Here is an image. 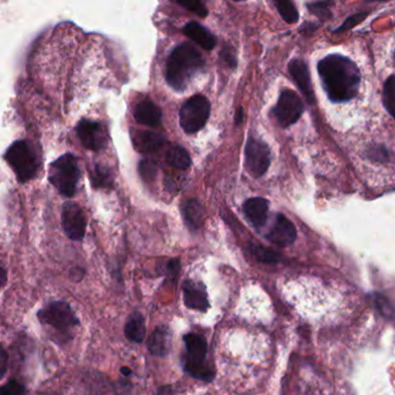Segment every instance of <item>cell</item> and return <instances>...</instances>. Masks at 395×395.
I'll return each mask as SVG.
<instances>
[{
	"instance_id": "obj_35",
	"label": "cell",
	"mask_w": 395,
	"mask_h": 395,
	"mask_svg": "<svg viewBox=\"0 0 395 395\" xmlns=\"http://www.w3.org/2000/svg\"><path fill=\"white\" fill-rule=\"evenodd\" d=\"M7 274L5 268L0 265V288L3 287L4 284L6 283Z\"/></svg>"
},
{
	"instance_id": "obj_28",
	"label": "cell",
	"mask_w": 395,
	"mask_h": 395,
	"mask_svg": "<svg viewBox=\"0 0 395 395\" xmlns=\"http://www.w3.org/2000/svg\"><path fill=\"white\" fill-rule=\"evenodd\" d=\"M177 3L199 17L205 18L208 15V11L201 0H177Z\"/></svg>"
},
{
	"instance_id": "obj_11",
	"label": "cell",
	"mask_w": 395,
	"mask_h": 395,
	"mask_svg": "<svg viewBox=\"0 0 395 395\" xmlns=\"http://www.w3.org/2000/svg\"><path fill=\"white\" fill-rule=\"evenodd\" d=\"M62 228L66 235L73 241H81L85 237L87 221L82 209L74 203H66L62 206Z\"/></svg>"
},
{
	"instance_id": "obj_21",
	"label": "cell",
	"mask_w": 395,
	"mask_h": 395,
	"mask_svg": "<svg viewBox=\"0 0 395 395\" xmlns=\"http://www.w3.org/2000/svg\"><path fill=\"white\" fill-rule=\"evenodd\" d=\"M183 216L187 227L192 230H196L203 225V217H205V209L200 203L199 200H189L184 203Z\"/></svg>"
},
{
	"instance_id": "obj_23",
	"label": "cell",
	"mask_w": 395,
	"mask_h": 395,
	"mask_svg": "<svg viewBox=\"0 0 395 395\" xmlns=\"http://www.w3.org/2000/svg\"><path fill=\"white\" fill-rule=\"evenodd\" d=\"M282 19L287 23H296L300 18L298 11L291 0H273Z\"/></svg>"
},
{
	"instance_id": "obj_4",
	"label": "cell",
	"mask_w": 395,
	"mask_h": 395,
	"mask_svg": "<svg viewBox=\"0 0 395 395\" xmlns=\"http://www.w3.org/2000/svg\"><path fill=\"white\" fill-rule=\"evenodd\" d=\"M80 178L78 161L72 154H65L55 161L49 169V180L62 196L76 194V185Z\"/></svg>"
},
{
	"instance_id": "obj_8",
	"label": "cell",
	"mask_w": 395,
	"mask_h": 395,
	"mask_svg": "<svg viewBox=\"0 0 395 395\" xmlns=\"http://www.w3.org/2000/svg\"><path fill=\"white\" fill-rule=\"evenodd\" d=\"M303 112L304 105L301 98L294 91L286 89L280 95L272 114L281 128H288L301 118Z\"/></svg>"
},
{
	"instance_id": "obj_3",
	"label": "cell",
	"mask_w": 395,
	"mask_h": 395,
	"mask_svg": "<svg viewBox=\"0 0 395 395\" xmlns=\"http://www.w3.org/2000/svg\"><path fill=\"white\" fill-rule=\"evenodd\" d=\"M187 353L183 356V368L189 376L203 382H212L215 377V370L206 356L208 346L205 337L199 334L189 333L184 337Z\"/></svg>"
},
{
	"instance_id": "obj_24",
	"label": "cell",
	"mask_w": 395,
	"mask_h": 395,
	"mask_svg": "<svg viewBox=\"0 0 395 395\" xmlns=\"http://www.w3.org/2000/svg\"><path fill=\"white\" fill-rule=\"evenodd\" d=\"M382 102L386 110L395 119V76L387 78L382 89Z\"/></svg>"
},
{
	"instance_id": "obj_39",
	"label": "cell",
	"mask_w": 395,
	"mask_h": 395,
	"mask_svg": "<svg viewBox=\"0 0 395 395\" xmlns=\"http://www.w3.org/2000/svg\"><path fill=\"white\" fill-rule=\"evenodd\" d=\"M368 1H369V3H377V1H378V3H385V1H389V0H368Z\"/></svg>"
},
{
	"instance_id": "obj_38",
	"label": "cell",
	"mask_w": 395,
	"mask_h": 395,
	"mask_svg": "<svg viewBox=\"0 0 395 395\" xmlns=\"http://www.w3.org/2000/svg\"><path fill=\"white\" fill-rule=\"evenodd\" d=\"M121 373L124 375L125 377L131 376L132 371L128 369V368H121Z\"/></svg>"
},
{
	"instance_id": "obj_19",
	"label": "cell",
	"mask_w": 395,
	"mask_h": 395,
	"mask_svg": "<svg viewBox=\"0 0 395 395\" xmlns=\"http://www.w3.org/2000/svg\"><path fill=\"white\" fill-rule=\"evenodd\" d=\"M183 32L189 39H192L193 42H196L203 49L208 50V51L214 49L216 44L215 36L200 23L196 22V21L189 22L187 26L184 27Z\"/></svg>"
},
{
	"instance_id": "obj_33",
	"label": "cell",
	"mask_w": 395,
	"mask_h": 395,
	"mask_svg": "<svg viewBox=\"0 0 395 395\" xmlns=\"http://www.w3.org/2000/svg\"><path fill=\"white\" fill-rule=\"evenodd\" d=\"M7 363H8V356H7L6 350L0 346V379L3 378L6 373Z\"/></svg>"
},
{
	"instance_id": "obj_2",
	"label": "cell",
	"mask_w": 395,
	"mask_h": 395,
	"mask_svg": "<svg viewBox=\"0 0 395 395\" xmlns=\"http://www.w3.org/2000/svg\"><path fill=\"white\" fill-rule=\"evenodd\" d=\"M205 66V59L196 46L183 43L170 53L167 62V81L175 91L187 88L191 79Z\"/></svg>"
},
{
	"instance_id": "obj_25",
	"label": "cell",
	"mask_w": 395,
	"mask_h": 395,
	"mask_svg": "<svg viewBox=\"0 0 395 395\" xmlns=\"http://www.w3.org/2000/svg\"><path fill=\"white\" fill-rule=\"evenodd\" d=\"M373 307H376L379 314L389 321H395V309L392 303L382 294H373L371 296Z\"/></svg>"
},
{
	"instance_id": "obj_37",
	"label": "cell",
	"mask_w": 395,
	"mask_h": 395,
	"mask_svg": "<svg viewBox=\"0 0 395 395\" xmlns=\"http://www.w3.org/2000/svg\"><path fill=\"white\" fill-rule=\"evenodd\" d=\"M243 121V110L242 109H239V112H237V114H236V123H237V124H239V123H241V121Z\"/></svg>"
},
{
	"instance_id": "obj_36",
	"label": "cell",
	"mask_w": 395,
	"mask_h": 395,
	"mask_svg": "<svg viewBox=\"0 0 395 395\" xmlns=\"http://www.w3.org/2000/svg\"><path fill=\"white\" fill-rule=\"evenodd\" d=\"M157 395H173V389H171L170 386L161 387L160 391H159V394Z\"/></svg>"
},
{
	"instance_id": "obj_10",
	"label": "cell",
	"mask_w": 395,
	"mask_h": 395,
	"mask_svg": "<svg viewBox=\"0 0 395 395\" xmlns=\"http://www.w3.org/2000/svg\"><path fill=\"white\" fill-rule=\"evenodd\" d=\"M76 135L87 149L98 152L107 146V132L98 121L82 119L76 126Z\"/></svg>"
},
{
	"instance_id": "obj_20",
	"label": "cell",
	"mask_w": 395,
	"mask_h": 395,
	"mask_svg": "<svg viewBox=\"0 0 395 395\" xmlns=\"http://www.w3.org/2000/svg\"><path fill=\"white\" fill-rule=\"evenodd\" d=\"M125 337L131 342H142L146 337V323L142 314L134 312L128 318L124 328Z\"/></svg>"
},
{
	"instance_id": "obj_1",
	"label": "cell",
	"mask_w": 395,
	"mask_h": 395,
	"mask_svg": "<svg viewBox=\"0 0 395 395\" xmlns=\"http://www.w3.org/2000/svg\"><path fill=\"white\" fill-rule=\"evenodd\" d=\"M318 73L327 96L334 103L350 101L359 94L361 73L348 57L328 55L318 64Z\"/></svg>"
},
{
	"instance_id": "obj_18",
	"label": "cell",
	"mask_w": 395,
	"mask_h": 395,
	"mask_svg": "<svg viewBox=\"0 0 395 395\" xmlns=\"http://www.w3.org/2000/svg\"><path fill=\"white\" fill-rule=\"evenodd\" d=\"M132 141L139 153H153L163 146L164 138L155 132L137 131L132 134Z\"/></svg>"
},
{
	"instance_id": "obj_5",
	"label": "cell",
	"mask_w": 395,
	"mask_h": 395,
	"mask_svg": "<svg viewBox=\"0 0 395 395\" xmlns=\"http://www.w3.org/2000/svg\"><path fill=\"white\" fill-rule=\"evenodd\" d=\"M7 163L13 169L20 182H28L36 176L39 170V159L36 152L27 141H15L7 149Z\"/></svg>"
},
{
	"instance_id": "obj_13",
	"label": "cell",
	"mask_w": 395,
	"mask_h": 395,
	"mask_svg": "<svg viewBox=\"0 0 395 395\" xmlns=\"http://www.w3.org/2000/svg\"><path fill=\"white\" fill-rule=\"evenodd\" d=\"M184 303L189 309L206 312L208 310V295L203 284L187 280L183 284Z\"/></svg>"
},
{
	"instance_id": "obj_12",
	"label": "cell",
	"mask_w": 395,
	"mask_h": 395,
	"mask_svg": "<svg viewBox=\"0 0 395 395\" xmlns=\"http://www.w3.org/2000/svg\"><path fill=\"white\" fill-rule=\"evenodd\" d=\"M297 239V232L290 220H288L286 216L279 214L275 220L274 226L272 227L271 230L267 234V239L273 244L286 248Z\"/></svg>"
},
{
	"instance_id": "obj_29",
	"label": "cell",
	"mask_w": 395,
	"mask_h": 395,
	"mask_svg": "<svg viewBox=\"0 0 395 395\" xmlns=\"http://www.w3.org/2000/svg\"><path fill=\"white\" fill-rule=\"evenodd\" d=\"M366 17H368V13H366V12H364V13L354 14L352 17L346 19V21H344V22H343L337 30H334V33H346L348 30L353 29L354 27H356L357 25L363 22V21L366 19Z\"/></svg>"
},
{
	"instance_id": "obj_32",
	"label": "cell",
	"mask_w": 395,
	"mask_h": 395,
	"mask_svg": "<svg viewBox=\"0 0 395 395\" xmlns=\"http://www.w3.org/2000/svg\"><path fill=\"white\" fill-rule=\"evenodd\" d=\"M309 10H310L314 15L319 17L320 19H328V18L330 17V8L327 7L325 3H318L310 5Z\"/></svg>"
},
{
	"instance_id": "obj_27",
	"label": "cell",
	"mask_w": 395,
	"mask_h": 395,
	"mask_svg": "<svg viewBox=\"0 0 395 395\" xmlns=\"http://www.w3.org/2000/svg\"><path fill=\"white\" fill-rule=\"evenodd\" d=\"M252 255H255V259L264 264H278L280 262V255L272 248H265L262 245H252Z\"/></svg>"
},
{
	"instance_id": "obj_30",
	"label": "cell",
	"mask_w": 395,
	"mask_h": 395,
	"mask_svg": "<svg viewBox=\"0 0 395 395\" xmlns=\"http://www.w3.org/2000/svg\"><path fill=\"white\" fill-rule=\"evenodd\" d=\"M26 389L17 380H11L0 387V395H25Z\"/></svg>"
},
{
	"instance_id": "obj_14",
	"label": "cell",
	"mask_w": 395,
	"mask_h": 395,
	"mask_svg": "<svg viewBox=\"0 0 395 395\" xmlns=\"http://www.w3.org/2000/svg\"><path fill=\"white\" fill-rule=\"evenodd\" d=\"M289 73H290L291 78L297 85L300 91L307 98V101L314 103V87H312V82H311L310 71H309V67H307L305 62H303L301 59L291 60L290 64H289Z\"/></svg>"
},
{
	"instance_id": "obj_6",
	"label": "cell",
	"mask_w": 395,
	"mask_h": 395,
	"mask_svg": "<svg viewBox=\"0 0 395 395\" xmlns=\"http://www.w3.org/2000/svg\"><path fill=\"white\" fill-rule=\"evenodd\" d=\"M37 317L43 325L51 327L58 333H69L79 325L76 314L66 302H51L39 311Z\"/></svg>"
},
{
	"instance_id": "obj_34",
	"label": "cell",
	"mask_w": 395,
	"mask_h": 395,
	"mask_svg": "<svg viewBox=\"0 0 395 395\" xmlns=\"http://www.w3.org/2000/svg\"><path fill=\"white\" fill-rule=\"evenodd\" d=\"M180 264L178 259H173L168 265V272H169L170 276H173V280L180 274Z\"/></svg>"
},
{
	"instance_id": "obj_26",
	"label": "cell",
	"mask_w": 395,
	"mask_h": 395,
	"mask_svg": "<svg viewBox=\"0 0 395 395\" xmlns=\"http://www.w3.org/2000/svg\"><path fill=\"white\" fill-rule=\"evenodd\" d=\"M92 184L94 187H112V175L105 167L96 164L91 173Z\"/></svg>"
},
{
	"instance_id": "obj_17",
	"label": "cell",
	"mask_w": 395,
	"mask_h": 395,
	"mask_svg": "<svg viewBox=\"0 0 395 395\" xmlns=\"http://www.w3.org/2000/svg\"><path fill=\"white\" fill-rule=\"evenodd\" d=\"M134 118L139 124L157 126L162 119V110L151 100H145L135 107Z\"/></svg>"
},
{
	"instance_id": "obj_31",
	"label": "cell",
	"mask_w": 395,
	"mask_h": 395,
	"mask_svg": "<svg viewBox=\"0 0 395 395\" xmlns=\"http://www.w3.org/2000/svg\"><path fill=\"white\" fill-rule=\"evenodd\" d=\"M139 173L145 180H152L156 175L157 168L152 161H141L140 164H139Z\"/></svg>"
},
{
	"instance_id": "obj_9",
	"label": "cell",
	"mask_w": 395,
	"mask_h": 395,
	"mask_svg": "<svg viewBox=\"0 0 395 395\" xmlns=\"http://www.w3.org/2000/svg\"><path fill=\"white\" fill-rule=\"evenodd\" d=\"M245 166L251 176L255 178L264 176L271 166V149L264 141L255 138L248 139L245 147Z\"/></svg>"
},
{
	"instance_id": "obj_7",
	"label": "cell",
	"mask_w": 395,
	"mask_h": 395,
	"mask_svg": "<svg viewBox=\"0 0 395 395\" xmlns=\"http://www.w3.org/2000/svg\"><path fill=\"white\" fill-rule=\"evenodd\" d=\"M209 114L210 103L208 100L203 95H194L180 109V126L187 133H196L206 125Z\"/></svg>"
},
{
	"instance_id": "obj_22",
	"label": "cell",
	"mask_w": 395,
	"mask_h": 395,
	"mask_svg": "<svg viewBox=\"0 0 395 395\" xmlns=\"http://www.w3.org/2000/svg\"><path fill=\"white\" fill-rule=\"evenodd\" d=\"M168 164L175 169L185 170L191 166V157L185 148L173 146L166 155Z\"/></svg>"
},
{
	"instance_id": "obj_40",
	"label": "cell",
	"mask_w": 395,
	"mask_h": 395,
	"mask_svg": "<svg viewBox=\"0 0 395 395\" xmlns=\"http://www.w3.org/2000/svg\"><path fill=\"white\" fill-rule=\"evenodd\" d=\"M236 1H243V0H236Z\"/></svg>"
},
{
	"instance_id": "obj_15",
	"label": "cell",
	"mask_w": 395,
	"mask_h": 395,
	"mask_svg": "<svg viewBox=\"0 0 395 395\" xmlns=\"http://www.w3.org/2000/svg\"><path fill=\"white\" fill-rule=\"evenodd\" d=\"M147 346L153 356H167L171 350V333L169 328L167 326L156 327L148 339Z\"/></svg>"
},
{
	"instance_id": "obj_16",
	"label": "cell",
	"mask_w": 395,
	"mask_h": 395,
	"mask_svg": "<svg viewBox=\"0 0 395 395\" xmlns=\"http://www.w3.org/2000/svg\"><path fill=\"white\" fill-rule=\"evenodd\" d=\"M243 209H244L245 215L248 217V221L253 226L259 228V227L264 226L267 221L269 203L264 198H251L245 201Z\"/></svg>"
}]
</instances>
